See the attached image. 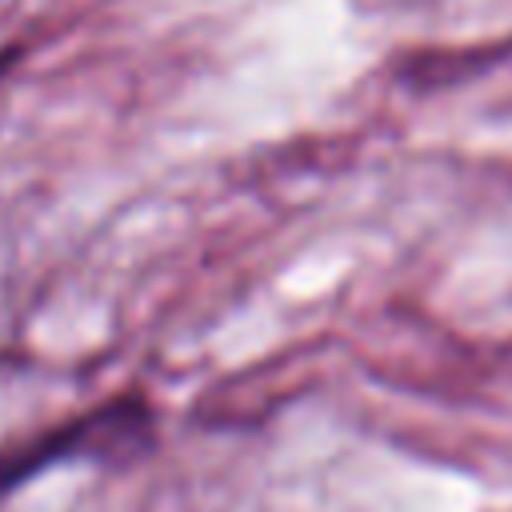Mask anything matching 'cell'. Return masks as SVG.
<instances>
[{
  "instance_id": "cell-1",
  "label": "cell",
  "mask_w": 512,
  "mask_h": 512,
  "mask_svg": "<svg viewBox=\"0 0 512 512\" xmlns=\"http://www.w3.org/2000/svg\"><path fill=\"white\" fill-rule=\"evenodd\" d=\"M156 444V408L140 392H120L64 424H52L28 440L0 448V500L24 488L44 468L68 460L132 464Z\"/></svg>"
}]
</instances>
